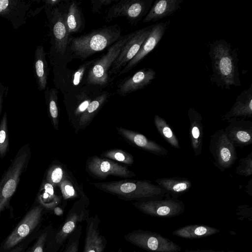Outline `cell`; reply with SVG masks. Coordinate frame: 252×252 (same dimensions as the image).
I'll list each match as a JSON object with an SVG mask.
<instances>
[{
    "label": "cell",
    "instance_id": "12",
    "mask_svg": "<svg viewBox=\"0 0 252 252\" xmlns=\"http://www.w3.org/2000/svg\"><path fill=\"white\" fill-rule=\"evenodd\" d=\"M154 24H152L133 32V35L124 45L118 58L111 66L108 73L109 76L119 74L134 57L149 34Z\"/></svg>",
    "mask_w": 252,
    "mask_h": 252
},
{
    "label": "cell",
    "instance_id": "3",
    "mask_svg": "<svg viewBox=\"0 0 252 252\" xmlns=\"http://www.w3.org/2000/svg\"><path fill=\"white\" fill-rule=\"evenodd\" d=\"M96 188L126 200H148L162 199L165 191L151 181L141 180H123L102 183H93Z\"/></svg>",
    "mask_w": 252,
    "mask_h": 252
},
{
    "label": "cell",
    "instance_id": "15",
    "mask_svg": "<svg viewBox=\"0 0 252 252\" xmlns=\"http://www.w3.org/2000/svg\"><path fill=\"white\" fill-rule=\"evenodd\" d=\"M33 0H0V16L9 21L14 30L25 25Z\"/></svg>",
    "mask_w": 252,
    "mask_h": 252
},
{
    "label": "cell",
    "instance_id": "19",
    "mask_svg": "<svg viewBox=\"0 0 252 252\" xmlns=\"http://www.w3.org/2000/svg\"><path fill=\"white\" fill-rule=\"evenodd\" d=\"M118 133L132 145L154 155L165 156L168 151L157 142L149 139L145 135L133 130L117 127Z\"/></svg>",
    "mask_w": 252,
    "mask_h": 252
},
{
    "label": "cell",
    "instance_id": "20",
    "mask_svg": "<svg viewBox=\"0 0 252 252\" xmlns=\"http://www.w3.org/2000/svg\"><path fill=\"white\" fill-rule=\"evenodd\" d=\"M156 76V71L153 68H145L139 70L120 84L117 94L125 95L143 89L152 82Z\"/></svg>",
    "mask_w": 252,
    "mask_h": 252
},
{
    "label": "cell",
    "instance_id": "8",
    "mask_svg": "<svg viewBox=\"0 0 252 252\" xmlns=\"http://www.w3.org/2000/svg\"><path fill=\"white\" fill-rule=\"evenodd\" d=\"M87 206L88 204L85 201L81 200L74 204L49 242V252H58L78 224L85 221L89 217V210Z\"/></svg>",
    "mask_w": 252,
    "mask_h": 252
},
{
    "label": "cell",
    "instance_id": "21",
    "mask_svg": "<svg viewBox=\"0 0 252 252\" xmlns=\"http://www.w3.org/2000/svg\"><path fill=\"white\" fill-rule=\"evenodd\" d=\"M249 118H252V84L236 97L231 109L222 117V120Z\"/></svg>",
    "mask_w": 252,
    "mask_h": 252
},
{
    "label": "cell",
    "instance_id": "25",
    "mask_svg": "<svg viewBox=\"0 0 252 252\" xmlns=\"http://www.w3.org/2000/svg\"><path fill=\"white\" fill-rule=\"evenodd\" d=\"M33 68L35 79L39 91L47 88L49 68L46 58V53L42 45L36 46L34 51Z\"/></svg>",
    "mask_w": 252,
    "mask_h": 252
},
{
    "label": "cell",
    "instance_id": "31",
    "mask_svg": "<svg viewBox=\"0 0 252 252\" xmlns=\"http://www.w3.org/2000/svg\"><path fill=\"white\" fill-rule=\"evenodd\" d=\"M58 94V91L55 88L49 89L47 87L44 91L48 115L56 130H58L59 127Z\"/></svg>",
    "mask_w": 252,
    "mask_h": 252
},
{
    "label": "cell",
    "instance_id": "45",
    "mask_svg": "<svg viewBox=\"0 0 252 252\" xmlns=\"http://www.w3.org/2000/svg\"><path fill=\"white\" fill-rule=\"evenodd\" d=\"M54 213L57 216H61L63 214V209L59 207H56L54 208Z\"/></svg>",
    "mask_w": 252,
    "mask_h": 252
},
{
    "label": "cell",
    "instance_id": "40",
    "mask_svg": "<svg viewBox=\"0 0 252 252\" xmlns=\"http://www.w3.org/2000/svg\"><path fill=\"white\" fill-rule=\"evenodd\" d=\"M114 0H91L92 5V12L94 13H97L99 12L100 9L103 6H105L111 4Z\"/></svg>",
    "mask_w": 252,
    "mask_h": 252
},
{
    "label": "cell",
    "instance_id": "41",
    "mask_svg": "<svg viewBox=\"0 0 252 252\" xmlns=\"http://www.w3.org/2000/svg\"><path fill=\"white\" fill-rule=\"evenodd\" d=\"M8 92V86H5L0 81V116L1 113L4 99L6 97Z\"/></svg>",
    "mask_w": 252,
    "mask_h": 252
},
{
    "label": "cell",
    "instance_id": "30",
    "mask_svg": "<svg viewBox=\"0 0 252 252\" xmlns=\"http://www.w3.org/2000/svg\"><path fill=\"white\" fill-rule=\"evenodd\" d=\"M54 188L46 180L42 183L38 195V200L43 207L54 209L59 203L60 198L55 194Z\"/></svg>",
    "mask_w": 252,
    "mask_h": 252
},
{
    "label": "cell",
    "instance_id": "47",
    "mask_svg": "<svg viewBox=\"0 0 252 252\" xmlns=\"http://www.w3.org/2000/svg\"><path fill=\"white\" fill-rule=\"evenodd\" d=\"M117 252H123L121 249H120ZM132 252H136L135 251Z\"/></svg>",
    "mask_w": 252,
    "mask_h": 252
},
{
    "label": "cell",
    "instance_id": "37",
    "mask_svg": "<svg viewBox=\"0 0 252 252\" xmlns=\"http://www.w3.org/2000/svg\"><path fill=\"white\" fill-rule=\"evenodd\" d=\"M64 200L74 199L79 196L76 190L69 177L64 179L58 185Z\"/></svg>",
    "mask_w": 252,
    "mask_h": 252
},
{
    "label": "cell",
    "instance_id": "13",
    "mask_svg": "<svg viewBox=\"0 0 252 252\" xmlns=\"http://www.w3.org/2000/svg\"><path fill=\"white\" fill-rule=\"evenodd\" d=\"M42 206L32 208L5 239L1 248L6 251L14 248L27 237L39 224L43 212Z\"/></svg>",
    "mask_w": 252,
    "mask_h": 252
},
{
    "label": "cell",
    "instance_id": "4",
    "mask_svg": "<svg viewBox=\"0 0 252 252\" xmlns=\"http://www.w3.org/2000/svg\"><path fill=\"white\" fill-rule=\"evenodd\" d=\"M31 157L32 152L29 144L23 145L2 176L0 180V215L2 211L8 207L21 177L27 169Z\"/></svg>",
    "mask_w": 252,
    "mask_h": 252
},
{
    "label": "cell",
    "instance_id": "43",
    "mask_svg": "<svg viewBox=\"0 0 252 252\" xmlns=\"http://www.w3.org/2000/svg\"><path fill=\"white\" fill-rule=\"evenodd\" d=\"M183 252H234L231 250H220V251H214L212 250H186Z\"/></svg>",
    "mask_w": 252,
    "mask_h": 252
},
{
    "label": "cell",
    "instance_id": "33",
    "mask_svg": "<svg viewBox=\"0 0 252 252\" xmlns=\"http://www.w3.org/2000/svg\"><path fill=\"white\" fill-rule=\"evenodd\" d=\"M68 177H69L63 167L60 164H55L49 168L45 180L55 187Z\"/></svg>",
    "mask_w": 252,
    "mask_h": 252
},
{
    "label": "cell",
    "instance_id": "14",
    "mask_svg": "<svg viewBox=\"0 0 252 252\" xmlns=\"http://www.w3.org/2000/svg\"><path fill=\"white\" fill-rule=\"evenodd\" d=\"M86 170L92 176L105 178L109 176L131 178L135 173L125 166L108 158L92 157L86 161Z\"/></svg>",
    "mask_w": 252,
    "mask_h": 252
},
{
    "label": "cell",
    "instance_id": "38",
    "mask_svg": "<svg viewBox=\"0 0 252 252\" xmlns=\"http://www.w3.org/2000/svg\"><path fill=\"white\" fill-rule=\"evenodd\" d=\"M95 60L88 61L80 65L72 75V82L75 85H78L81 82L85 72L89 70Z\"/></svg>",
    "mask_w": 252,
    "mask_h": 252
},
{
    "label": "cell",
    "instance_id": "27",
    "mask_svg": "<svg viewBox=\"0 0 252 252\" xmlns=\"http://www.w3.org/2000/svg\"><path fill=\"white\" fill-rule=\"evenodd\" d=\"M65 21L69 34L78 33L84 29L85 20L83 14L77 2L72 1L69 5L66 11Z\"/></svg>",
    "mask_w": 252,
    "mask_h": 252
},
{
    "label": "cell",
    "instance_id": "6",
    "mask_svg": "<svg viewBox=\"0 0 252 252\" xmlns=\"http://www.w3.org/2000/svg\"><path fill=\"white\" fill-rule=\"evenodd\" d=\"M133 34V32L121 36L117 42L109 47L106 53L95 60L87 74L86 80L88 84L99 86H104L108 84L109 79L108 73L111 66L124 45Z\"/></svg>",
    "mask_w": 252,
    "mask_h": 252
},
{
    "label": "cell",
    "instance_id": "42",
    "mask_svg": "<svg viewBox=\"0 0 252 252\" xmlns=\"http://www.w3.org/2000/svg\"><path fill=\"white\" fill-rule=\"evenodd\" d=\"M42 1L44 2L45 6L50 8L57 6V5L59 4L60 3L62 2V1L60 0H46Z\"/></svg>",
    "mask_w": 252,
    "mask_h": 252
},
{
    "label": "cell",
    "instance_id": "10",
    "mask_svg": "<svg viewBox=\"0 0 252 252\" xmlns=\"http://www.w3.org/2000/svg\"><path fill=\"white\" fill-rule=\"evenodd\" d=\"M153 0H121L114 3L108 10L105 18L110 22L119 17H125L132 26L145 17L150 10Z\"/></svg>",
    "mask_w": 252,
    "mask_h": 252
},
{
    "label": "cell",
    "instance_id": "24",
    "mask_svg": "<svg viewBox=\"0 0 252 252\" xmlns=\"http://www.w3.org/2000/svg\"><path fill=\"white\" fill-rule=\"evenodd\" d=\"M155 182L164 189L166 198L175 199L188 191L192 186L189 179L182 177L159 178Z\"/></svg>",
    "mask_w": 252,
    "mask_h": 252
},
{
    "label": "cell",
    "instance_id": "18",
    "mask_svg": "<svg viewBox=\"0 0 252 252\" xmlns=\"http://www.w3.org/2000/svg\"><path fill=\"white\" fill-rule=\"evenodd\" d=\"M84 246L82 252H104L107 241L99 228L100 220L97 215L88 217Z\"/></svg>",
    "mask_w": 252,
    "mask_h": 252
},
{
    "label": "cell",
    "instance_id": "2",
    "mask_svg": "<svg viewBox=\"0 0 252 252\" xmlns=\"http://www.w3.org/2000/svg\"><path fill=\"white\" fill-rule=\"evenodd\" d=\"M121 32L117 24L104 26L79 36L69 37L68 48L74 58L84 60L113 45L120 38Z\"/></svg>",
    "mask_w": 252,
    "mask_h": 252
},
{
    "label": "cell",
    "instance_id": "28",
    "mask_svg": "<svg viewBox=\"0 0 252 252\" xmlns=\"http://www.w3.org/2000/svg\"><path fill=\"white\" fill-rule=\"evenodd\" d=\"M109 94L104 93L96 97L89 104L87 109L81 115L78 123V131L85 128L107 100Z\"/></svg>",
    "mask_w": 252,
    "mask_h": 252
},
{
    "label": "cell",
    "instance_id": "26",
    "mask_svg": "<svg viewBox=\"0 0 252 252\" xmlns=\"http://www.w3.org/2000/svg\"><path fill=\"white\" fill-rule=\"evenodd\" d=\"M218 228L207 225L194 224H189L179 228L172 232L177 237L186 239H197L207 237L218 233Z\"/></svg>",
    "mask_w": 252,
    "mask_h": 252
},
{
    "label": "cell",
    "instance_id": "17",
    "mask_svg": "<svg viewBox=\"0 0 252 252\" xmlns=\"http://www.w3.org/2000/svg\"><path fill=\"white\" fill-rule=\"evenodd\" d=\"M223 129L227 137L236 148H243L252 144V121L244 119H233L227 121Z\"/></svg>",
    "mask_w": 252,
    "mask_h": 252
},
{
    "label": "cell",
    "instance_id": "7",
    "mask_svg": "<svg viewBox=\"0 0 252 252\" xmlns=\"http://www.w3.org/2000/svg\"><path fill=\"white\" fill-rule=\"evenodd\" d=\"M125 239L149 252H179L182 250L178 244L160 234L141 229L128 233Z\"/></svg>",
    "mask_w": 252,
    "mask_h": 252
},
{
    "label": "cell",
    "instance_id": "36",
    "mask_svg": "<svg viewBox=\"0 0 252 252\" xmlns=\"http://www.w3.org/2000/svg\"><path fill=\"white\" fill-rule=\"evenodd\" d=\"M235 173L246 177L252 175V152L239 160Z\"/></svg>",
    "mask_w": 252,
    "mask_h": 252
},
{
    "label": "cell",
    "instance_id": "1",
    "mask_svg": "<svg viewBox=\"0 0 252 252\" xmlns=\"http://www.w3.org/2000/svg\"><path fill=\"white\" fill-rule=\"evenodd\" d=\"M209 56L211 62L212 73L210 81L218 87L230 89L241 87L238 70V48H233L225 39L209 42Z\"/></svg>",
    "mask_w": 252,
    "mask_h": 252
},
{
    "label": "cell",
    "instance_id": "46",
    "mask_svg": "<svg viewBox=\"0 0 252 252\" xmlns=\"http://www.w3.org/2000/svg\"><path fill=\"white\" fill-rule=\"evenodd\" d=\"M23 249L22 246H19L15 249H13L10 252H21Z\"/></svg>",
    "mask_w": 252,
    "mask_h": 252
},
{
    "label": "cell",
    "instance_id": "44",
    "mask_svg": "<svg viewBox=\"0 0 252 252\" xmlns=\"http://www.w3.org/2000/svg\"><path fill=\"white\" fill-rule=\"evenodd\" d=\"M244 191L250 196H252V180L250 179L245 186Z\"/></svg>",
    "mask_w": 252,
    "mask_h": 252
},
{
    "label": "cell",
    "instance_id": "39",
    "mask_svg": "<svg viewBox=\"0 0 252 252\" xmlns=\"http://www.w3.org/2000/svg\"><path fill=\"white\" fill-rule=\"evenodd\" d=\"M48 234V230L43 232L28 252H44L45 246L49 238Z\"/></svg>",
    "mask_w": 252,
    "mask_h": 252
},
{
    "label": "cell",
    "instance_id": "11",
    "mask_svg": "<svg viewBox=\"0 0 252 252\" xmlns=\"http://www.w3.org/2000/svg\"><path fill=\"white\" fill-rule=\"evenodd\" d=\"M132 205L143 213L158 218L177 217L185 210V205L183 201L171 198L136 201Z\"/></svg>",
    "mask_w": 252,
    "mask_h": 252
},
{
    "label": "cell",
    "instance_id": "9",
    "mask_svg": "<svg viewBox=\"0 0 252 252\" xmlns=\"http://www.w3.org/2000/svg\"><path fill=\"white\" fill-rule=\"evenodd\" d=\"M209 150L214 165L221 172L229 168L238 158L236 147L223 129L216 131L211 136Z\"/></svg>",
    "mask_w": 252,
    "mask_h": 252
},
{
    "label": "cell",
    "instance_id": "34",
    "mask_svg": "<svg viewBox=\"0 0 252 252\" xmlns=\"http://www.w3.org/2000/svg\"><path fill=\"white\" fill-rule=\"evenodd\" d=\"M101 156L129 165H132L134 161L132 155L121 149H115L105 151L101 153Z\"/></svg>",
    "mask_w": 252,
    "mask_h": 252
},
{
    "label": "cell",
    "instance_id": "22",
    "mask_svg": "<svg viewBox=\"0 0 252 252\" xmlns=\"http://www.w3.org/2000/svg\"><path fill=\"white\" fill-rule=\"evenodd\" d=\"M189 123V138L194 155L197 157L202 153L203 126L201 115L193 108L188 111Z\"/></svg>",
    "mask_w": 252,
    "mask_h": 252
},
{
    "label": "cell",
    "instance_id": "16",
    "mask_svg": "<svg viewBox=\"0 0 252 252\" xmlns=\"http://www.w3.org/2000/svg\"><path fill=\"white\" fill-rule=\"evenodd\" d=\"M169 23L170 21H167L154 24L149 34L142 44L137 53L119 73V75L129 72L155 48L162 38Z\"/></svg>",
    "mask_w": 252,
    "mask_h": 252
},
{
    "label": "cell",
    "instance_id": "5",
    "mask_svg": "<svg viewBox=\"0 0 252 252\" xmlns=\"http://www.w3.org/2000/svg\"><path fill=\"white\" fill-rule=\"evenodd\" d=\"M49 22L51 36V63L53 65L57 57L64 55L69 38L65 21L66 12H63L60 6L52 8L45 6Z\"/></svg>",
    "mask_w": 252,
    "mask_h": 252
},
{
    "label": "cell",
    "instance_id": "23",
    "mask_svg": "<svg viewBox=\"0 0 252 252\" xmlns=\"http://www.w3.org/2000/svg\"><path fill=\"white\" fill-rule=\"evenodd\" d=\"M184 0H157L143 18V22H155L174 14Z\"/></svg>",
    "mask_w": 252,
    "mask_h": 252
},
{
    "label": "cell",
    "instance_id": "29",
    "mask_svg": "<svg viewBox=\"0 0 252 252\" xmlns=\"http://www.w3.org/2000/svg\"><path fill=\"white\" fill-rule=\"evenodd\" d=\"M154 122L157 131L164 140L174 148H181L178 138L165 119L156 114Z\"/></svg>",
    "mask_w": 252,
    "mask_h": 252
},
{
    "label": "cell",
    "instance_id": "35",
    "mask_svg": "<svg viewBox=\"0 0 252 252\" xmlns=\"http://www.w3.org/2000/svg\"><path fill=\"white\" fill-rule=\"evenodd\" d=\"M82 230V225L79 224L75 229L70 234L67 240L61 248L60 252H78L79 241Z\"/></svg>",
    "mask_w": 252,
    "mask_h": 252
},
{
    "label": "cell",
    "instance_id": "32",
    "mask_svg": "<svg viewBox=\"0 0 252 252\" xmlns=\"http://www.w3.org/2000/svg\"><path fill=\"white\" fill-rule=\"evenodd\" d=\"M9 150L7 115L5 112L0 122V158H4Z\"/></svg>",
    "mask_w": 252,
    "mask_h": 252
}]
</instances>
